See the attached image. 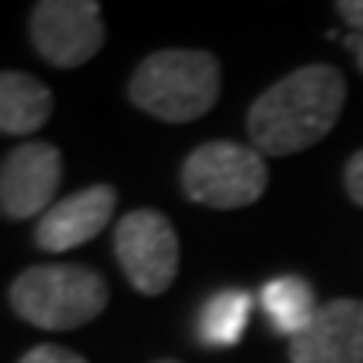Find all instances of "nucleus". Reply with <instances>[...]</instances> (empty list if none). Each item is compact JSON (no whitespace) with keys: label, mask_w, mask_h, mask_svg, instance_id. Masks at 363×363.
<instances>
[{"label":"nucleus","mask_w":363,"mask_h":363,"mask_svg":"<svg viewBox=\"0 0 363 363\" xmlns=\"http://www.w3.org/2000/svg\"><path fill=\"white\" fill-rule=\"evenodd\" d=\"M266 155L252 145L206 142L182 165V192L208 208H246L266 192Z\"/></svg>","instance_id":"4"},{"label":"nucleus","mask_w":363,"mask_h":363,"mask_svg":"<svg viewBox=\"0 0 363 363\" xmlns=\"http://www.w3.org/2000/svg\"><path fill=\"white\" fill-rule=\"evenodd\" d=\"M249 316H252V296L246 289H222L206 299L195 330L206 347H235L246 333Z\"/></svg>","instance_id":"12"},{"label":"nucleus","mask_w":363,"mask_h":363,"mask_svg":"<svg viewBox=\"0 0 363 363\" xmlns=\"http://www.w3.org/2000/svg\"><path fill=\"white\" fill-rule=\"evenodd\" d=\"M61 185V152L48 142H24L0 162V216L34 219L54 206Z\"/></svg>","instance_id":"7"},{"label":"nucleus","mask_w":363,"mask_h":363,"mask_svg":"<svg viewBox=\"0 0 363 363\" xmlns=\"http://www.w3.org/2000/svg\"><path fill=\"white\" fill-rule=\"evenodd\" d=\"M155 363H179V360H155Z\"/></svg>","instance_id":"17"},{"label":"nucleus","mask_w":363,"mask_h":363,"mask_svg":"<svg viewBox=\"0 0 363 363\" xmlns=\"http://www.w3.org/2000/svg\"><path fill=\"white\" fill-rule=\"evenodd\" d=\"M115 199L118 195L111 185H88V189L54 202L34 229L38 246L44 252H71V249L91 242L101 229H108Z\"/></svg>","instance_id":"9"},{"label":"nucleus","mask_w":363,"mask_h":363,"mask_svg":"<svg viewBox=\"0 0 363 363\" xmlns=\"http://www.w3.org/2000/svg\"><path fill=\"white\" fill-rule=\"evenodd\" d=\"M343 189L353 202L363 208V148L347 162V172H343Z\"/></svg>","instance_id":"14"},{"label":"nucleus","mask_w":363,"mask_h":363,"mask_svg":"<svg viewBox=\"0 0 363 363\" xmlns=\"http://www.w3.org/2000/svg\"><path fill=\"white\" fill-rule=\"evenodd\" d=\"M13 313L40 330H74L101 316L108 306V283L101 272L71 262L30 266L11 283Z\"/></svg>","instance_id":"3"},{"label":"nucleus","mask_w":363,"mask_h":363,"mask_svg":"<svg viewBox=\"0 0 363 363\" xmlns=\"http://www.w3.org/2000/svg\"><path fill=\"white\" fill-rule=\"evenodd\" d=\"M343 44H347V51L357 57V65H360V71H363V34H353V30H350Z\"/></svg>","instance_id":"16"},{"label":"nucleus","mask_w":363,"mask_h":363,"mask_svg":"<svg viewBox=\"0 0 363 363\" xmlns=\"http://www.w3.org/2000/svg\"><path fill=\"white\" fill-rule=\"evenodd\" d=\"M21 363H88V360L78 357V353L65 350V347H57V343H40L34 350H27L21 357Z\"/></svg>","instance_id":"13"},{"label":"nucleus","mask_w":363,"mask_h":363,"mask_svg":"<svg viewBox=\"0 0 363 363\" xmlns=\"http://www.w3.org/2000/svg\"><path fill=\"white\" fill-rule=\"evenodd\" d=\"M222 74L219 61L208 51H155L135 67L128 81V98L145 115L185 125L195 121L219 101Z\"/></svg>","instance_id":"2"},{"label":"nucleus","mask_w":363,"mask_h":363,"mask_svg":"<svg viewBox=\"0 0 363 363\" xmlns=\"http://www.w3.org/2000/svg\"><path fill=\"white\" fill-rule=\"evenodd\" d=\"M337 13L350 24L353 34H363V0H340Z\"/></svg>","instance_id":"15"},{"label":"nucleus","mask_w":363,"mask_h":363,"mask_svg":"<svg viewBox=\"0 0 363 363\" xmlns=\"http://www.w3.org/2000/svg\"><path fill=\"white\" fill-rule=\"evenodd\" d=\"M54 111L51 88L24 71H0V135H34Z\"/></svg>","instance_id":"10"},{"label":"nucleus","mask_w":363,"mask_h":363,"mask_svg":"<svg viewBox=\"0 0 363 363\" xmlns=\"http://www.w3.org/2000/svg\"><path fill=\"white\" fill-rule=\"evenodd\" d=\"M115 256L138 293L162 296L179 272V235L162 212L135 208L115 225Z\"/></svg>","instance_id":"5"},{"label":"nucleus","mask_w":363,"mask_h":363,"mask_svg":"<svg viewBox=\"0 0 363 363\" xmlns=\"http://www.w3.org/2000/svg\"><path fill=\"white\" fill-rule=\"evenodd\" d=\"M30 44L54 67H81L104 44L101 7L94 0H40L30 7Z\"/></svg>","instance_id":"6"},{"label":"nucleus","mask_w":363,"mask_h":363,"mask_svg":"<svg viewBox=\"0 0 363 363\" xmlns=\"http://www.w3.org/2000/svg\"><path fill=\"white\" fill-rule=\"evenodd\" d=\"M347 101V78L333 65H306L252 101L246 128L259 155H296L333 131Z\"/></svg>","instance_id":"1"},{"label":"nucleus","mask_w":363,"mask_h":363,"mask_svg":"<svg viewBox=\"0 0 363 363\" xmlns=\"http://www.w3.org/2000/svg\"><path fill=\"white\" fill-rule=\"evenodd\" d=\"M289 363H363V299H330L289 340Z\"/></svg>","instance_id":"8"},{"label":"nucleus","mask_w":363,"mask_h":363,"mask_svg":"<svg viewBox=\"0 0 363 363\" xmlns=\"http://www.w3.org/2000/svg\"><path fill=\"white\" fill-rule=\"evenodd\" d=\"M259 299L272 330L289 340L299 337L316 316V310H320V303L313 296V286L306 279H299V276H276V279H269L262 286Z\"/></svg>","instance_id":"11"}]
</instances>
